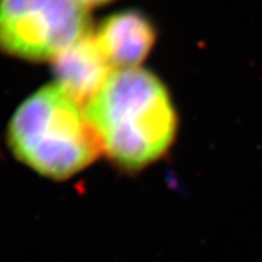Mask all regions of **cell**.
<instances>
[{"label":"cell","mask_w":262,"mask_h":262,"mask_svg":"<svg viewBox=\"0 0 262 262\" xmlns=\"http://www.w3.org/2000/svg\"><path fill=\"white\" fill-rule=\"evenodd\" d=\"M96 38L114 70L136 68L156 40V32L139 11H123L104 19Z\"/></svg>","instance_id":"cell-5"},{"label":"cell","mask_w":262,"mask_h":262,"mask_svg":"<svg viewBox=\"0 0 262 262\" xmlns=\"http://www.w3.org/2000/svg\"><path fill=\"white\" fill-rule=\"evenodd\" d=\"M113 71L116 70L108 61L96 34L90 31L54 60L57 84L84 106L103 86Z\"/></svg>","instance_id":"cell-4"},{"label":"cell","mask_w":262,"mask_h":262,"mask_svg":"<svg viewBox=\"0 0 262 262\" xmlns=\"http://www.w3.org/2000/svg\"><path fill=\"white\" fill-rule=\"evenodd\" d=\"M8 142L19 162L55 180L80 172L102 152L85 106L57 83L38 90L17 108Z\"/></svg>","instance_id":"cell-2"},{"label":"cell","mask_w":262,"mask_h":262,"mask_svg":"<svg viewBox=\"0 0 262 262\" xmlns=\"http://www.w3.org/2000/svg\"><path fill=\"white\" fill-rule=\"evenodd\" d=\"M85 112L103 152L126 171L155 163L175 139L176 114L168 91L139 67L113 71Z\"/></svg>","instance_id":"cell-1"},{"label":"cell","mask_w":262,"mask_h":262,"mask_svg":"<svg viewBox=\"0 0 262 262\" xmlns=\"http://www.w3.org/2000/svg\"><path fill=\"white\" fill-rule=\"evenodd\" d=\"M89 32L78 0H0V50L27 61H54Z\"/></svg>","instance_id":"cell-3"},{"label":"cell","mask_w":262,"mask_h":262,"mask_svg":"<svg viewBox=\"0 0 262 262\" xmlns=\"http://www.w3.org/2000/svg\"><path fill=\"white\" fill-rule=\"evenodd\" d=\"M81 4L85 6H95V5H101L104 4V3L110 2V0H78Z\"/></svg>","instance_id":"cell-6"}]
</instances>
